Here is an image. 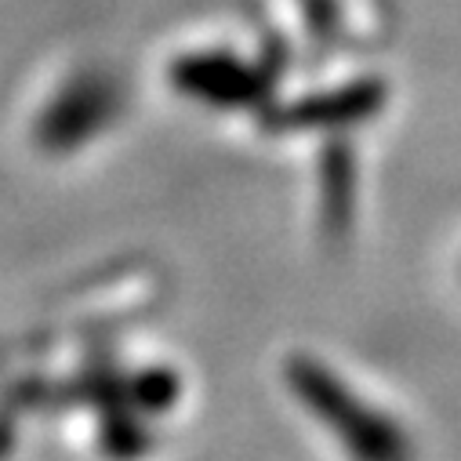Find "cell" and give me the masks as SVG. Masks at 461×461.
I'll return each mask as SVG.
<instances>
[{"mask_svg": "<svg viewBox=\"0 0 461 461\" xmlns=\"http://www.w3.org/2000/svg\"><path fill=\"white\" fill-rule=\"evenodd\" d=\"M287 389L338 439L349 461H414V447L403 425L371 400H364L327 364L312 357L291 360Z\"/></svg>", "mask_w": 461, "mask_h": 461, "instance_id": "6da1fadb", "label": "cell"}, {"mask_svg": "<svg viewBox=\"0 0 461 461\" xmlns=\"http://www.w3.org/2000/svg\"><path fill=\"white\" fill-rule=\"evenodd\" d=\"M124 109V87L102 69L73 73L37 117V142L48 153H69L102 135Z\"/></svg>", "mask_w": 461, "mask_h": 461, "instance_id": "7a4b0ae2", "label": "cell"}, {"mask_svg": "<svg viewBox=\"0 0 461 461\" xmlns=\"http://www.w3.org/2000/svg\"><path fill=\"white\" fill-rule=\"evenodd\" d=\"M171 80L185 98L207 102L214 109H244V105H255L269 91L266 69L229 55V51L185 55L175 62Z\"/></svg>", "mask_w": 461, "mask_h": 461, "instance_id": "3957f363", "label": "cell"}, {"mask_svg": "<svg viewBox=\"0 0 461 461\" xmlns=\"http://www.w3.org/2000/svg\"><path fill=\"white\" fill-rule=\"evenodd\" d=\"M382 105V87L375 80H360L341 91H327L320 98L298 102L287 109V128H320V124H345V121H364Z\"/></svg>", "mask_w": 461, "mask_h": 461, "instance_id": "277c9868", "label": "cell"}]
</instances>
